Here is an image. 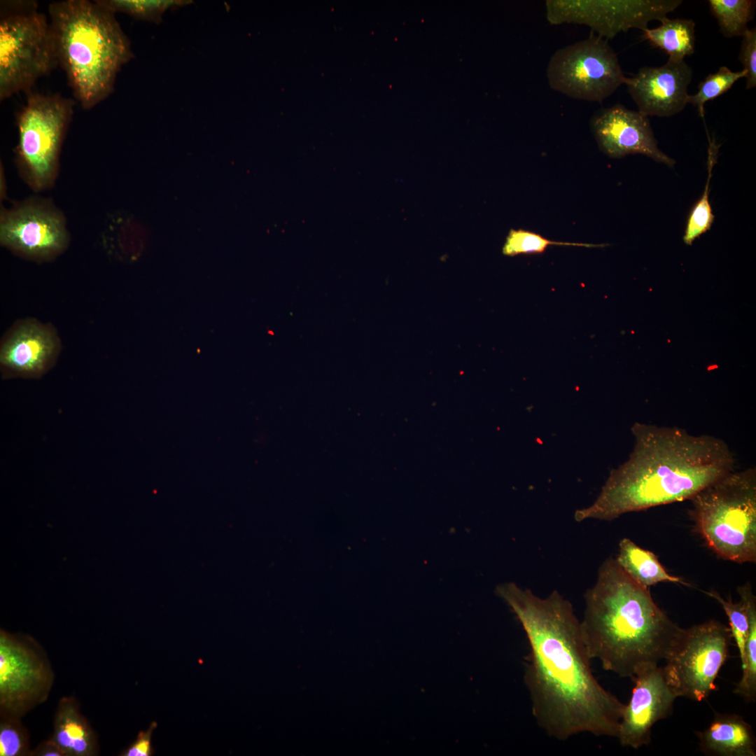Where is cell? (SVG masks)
I'll list each match as a JSON object with an SVG mask.
<instances>
[{
	"label": "cell",
	"instance_id": "cell-1",
	"mask_svg": "<svg viewBox=\"0 0 756 756\" xmlns=\"http://www.w3.org/2000/svg\"><path fill=\"white\" fill-rule=\"evenodd\" d=\"M522 624L529 645L524 682L531 711L547 736L617 737L625 706L594 677L570 602L556 590L541 598L514 583L498 587Z\"/></svg>",
	"mask_w": 756,
	"mask_h": 756
},
{
	"label": "cell",
	"instance_id": "cell-2",
	"mask_svg": "<svg viewBox=\"0 0 756 756\" xmlns=\"http://www.w3.org/2000/svg\"><path fill=\"white\" fill-rule=\"evenodd\" d=\"M629 458L612 470L596 500L578 510L575 519L611 521L623 514L690 500L706 486L734 470L728 444L708 435L676 426L640 422Z\"/></svg>",
	"mask_w": 756,
	"mask_h": 756
},
{
	"label": "cell",
	"instance_id": "cell-3",
	"mask_svg": "<svg viewBox=\"0 0 756 756\" xmlns=\"http://www.w3.org/2000/svg\"><path fill=\"white\" fill-rule=\"evenodd\" d=\"M584 600L580 627L588 654L622 678L664 659L682 630L615 559L603 563Z\"/></svg>",
	"mask_w": 756,
	"mask_h": 756
},
{
	"label": "cell",
	"instance_id": "cell-4",
	"mask_svg": "<svg viewBox=\"0 0 756 756\" xmlns=\"http://www.w3.org/2000/svg\"><path fill=\"white\" fill-rule=\"evenodd\" d=\"M48 11L57 63L76 99L90 109L113 90L118 73L133 57L130 41L115 13L95 1L52 2Z\"/></svg>",
	"mask_w": 756,
	"mask_h": 756
},
{
	"label": "cell",
	"instance_id": "cell-5",
	"mask_svg": "<svg viewBox=\"0 0 756 756\" xmlns=\"http://www.w3.org/2000/svg\"><path fill=\"white\" fill-rule=\"evenodd\" d=\"M692 517L708 546L720 558L756 561V469L734 470L691 499Z\"/></svg>",
	"mask_w": 756,
	"mask_h": 756
},
{
	"label": "cell",
	"instance_id": "cell-6",
	"mask_svg": "<svg viewBox=\"0 0 756 756\" xmlns=\"http://www.w3.org/2000/svg\"><path fill=\"white\" fill-rule=\"evenodd\" d=\"M74 102L59 94L29 93L18 115L17 159L26 181L36 190L54 181Z\"/></svg>",
	"mask_w": 756,
	"mask_h": 756
},
{
	"label": "cell",
	"instance_id": "cell-7",
	"mask_svg": "<svg viewBox=\"0 0 756 756\" xmlns=\"http://www.w3.org/2000/svg\"><path fill=\"white\" fill-rule=\"evenodd\" d=\"M57 64L50 24L43 13L29 9L1 18V101L29 92Z\"/></svg>",
	"mask_w": 756,
	"mask_h": 756
},
{
	"label": "cell",
	"instance_id": "cell-8",
	"mask_svg": "<svg viewBox=\"0 0 756 756\" xmlns=\"http://www.w3.org/2000/svg\"><path fill=\"white\" fill-rule=\"evenodd\" d=\"M732 638L730 629L714 620L682 629L662 668L677 697L701 701L715 690V681L728 657Z\"/></svg>",
	"mask_w": 756,
	"mask_h": 756
},
{
	"label": "cell",
	"instance_id": "cell-9",
	"mask_svg": "<svg viewBox=\"0 0 756 756\" xmlns=\"http://www.w3.org/2000/svg\"><path fill=\"white\" fill-rule=\"evenodd\" d=\"M550 87L569 97L602 102L626 77L616 52L597 35L558 49L546 69Z\"/></svg>",
	"mask_w": 756,
	"mask_h": 756
},
{
	"label": "cell",
	"instance_id": "cell-10",
	"mask_svg": "<svg viewBox=\"0 0 756 756\" xmlns=\"http://www.w3.org/2000/svg\"><path fill=\"white\" fill-rule=\"evenodd\" d=\"M54 680L48 654L37 640L1 629V716H24L48 699Z\"/></svg>",
	"mask_w": 756,
	"mask_h": 756
},
{
	"label": "cell",
	"instance_id": "cell-11",
	"mask_svg": "<svg viewBox=\"0 0 756 756\" xmlns=\"http://www.w3.org/2000/svg\"><path fill=\"white\" fill-rule=\"evenodd\" d=\"M681 0H547L551 24L573 23L589 27L597 36L612 38L630 29L642 31L652 20H662Z\"/></svg>",
	"mask_w": 756,
	"mask_h": 756
},
{
	"label": "cell",
	"instance_id": "cell-12",
	"mask_svg": "<svg viewBox=\"0 0 756 756\" xmlns=\"http://www.w3.org/2000/svg\"><path fill=\"white\" fill-rule=\"evenodd\" d=\"M0 241L20 255L43 260L64 250L68 235L64 218L57 211L28 202L2 213Z\"/></svg>",
	"mask_w": 756,
	"mask_h": 756
},
{
	"label": "cell",
	"instance_id": "cell-13",
	"mask_svg": "<svg viewBox=\"0 0 756 756\" xmlns=\"http://www.w3.org/2000/svg\"><path fill=\"white\" fill-rule=\"evenodd\" d=\"M632 680L634 687L625 704L617 738L622 746L638 749L650 743L652 727L671 714L677 696L658 664L641 667Z\"/></svg>",
	"mask_w": 756,
	"mask_h": 756
},
{
	"label": "cell",
	"instance_id": "cell-14",
	"mask_svg": "<svg viewBox=\"0 0 756 756\" xmlns=\"http://www.w3.org/2000/svg\"><path fill=\"white\" fill-rule=\"evenodd\" d=\"M590 125L600 149L611 158L642 154L673 167L671 158L657 146L648 116L617 104L601 108L592 116Z\"/></svg>",
	"mask_w": 756,
	"mask_h": 756
},
{
	"label": "cell",
	"instance_id": "cell-15",
	"mask_svg": "<svg viewBox=\"0 0 756 756\" xmlns=\"http://www.w3.org/2000/svg\"><path fill=\"white\" fill-rule=\"evenodd\" d=\"M693 76L684 60L668 59L658 67L643 66L625 85L638 111L645 116L670 117L687 104L688 86Z\"/></svg>",
	"mask_w": 756,
	"mask_h": 756
},
{
	"label": "cell",
	"instance_id": "cell-16",
	"mask_svg": "<svg viewBox=\"0 0 756 756\" xmlns=\"http://www.w3.org/2000/svg\"><path fill=\"white\" fill-rule=\"evenodd\" d=\"M58 347L57 337L50 328L36 321H24L15 326L2 342L0 363L16 374L36 375L48 367Z\"/></svg>",
	"mask_w": 756,
	"mask_h": 756
},
{
	"label": "cell",
	"instance_id": "cell-17",
	"mask_svg": "<svg viewBox=\"0 0 756 756\" xmlns=\"http://www.w3.org/2000/svg\"><path fill=\"white\" fill-rule=\"evenodd\" d=\"M696 734L701 750L707 755H756L753 729L738 715L716 713L708 727Z\"/></svg>",
	"mask_w": 756,
	"mask_h": 756
},
{
	"label": "cell",
	"instance_id": "cell-18",
	"mask_svg": "<svg viewBox=\"0 0 756 756\" xmlns=\"http://www.w3.org/2000/svg\"><path fill=\"white\" fill-rule=\"evenodd\" d=\"M50 738L66 756L99 755L98 736L72 696H63L58 701Z\"/></svg>",
	"mask_w": 756,
	"mask_h": 756
},
{
	"label": "cell",
	"instance_id": "cell-19",
	"mask_svg": "<svg viewBox=\"0 0 756 756\" xmlns=\"http://www.w3.org/2000/svg\"><path fill=\"white\" fill-rule=\"evenodd\" d=\"M615 559L634 580L644 587H650L660 582L688 585L681 578L669 574L653 552L640 547L630 539L620 541Z\"/></svg>",
	"mask_w": 756,
	"mask_h": 756
},
{
	"label": "cell",
	"instance_id": "cell-20",
	"mask_svg": "<svg viewBox=\"0 0 756 756\" xmlns=\"http://www.w3.org/2000/svg\"><path fill=\"white\" fill-rule=\"evenodd\" d=\"M656 28L643 31V40L664 50L673 60H684L695 48V22L687 19H666Z\"/></svg>",
	"mask_w": 756,
	"mask_h": 756
},
{
	"label": "cell",
	"instance_id": "cell-21",
	"mask_svg": "<svg viewBox=\"0 0 756 756\" xmlns=\"http://www.w3.org/2000/svg\"><path fill=\"white\" fill-rule=\"evenodd\" d=\"M708 5L724 36H743L754 18L755 1L709 0Z\"/></svg>",
	"mask_w": 756,
	"mask_h": 756
},
{
	"label": "cell",
	"instance_id": "cell-22",
	"mask_svg": "<svg viewBox=\"0 0 756 756\" xmlns=\"http://www.w3.org/2000/svg\"><path fill=\"white\" fill-rule=\"evenodd\" d=\"M749 630L741 663L742 677L734 692L747 702L756 699V600L749 586L747 587Z\"/></svg>",
	"mask_w": 756,
	"mask_h": 756
},
{
	"label": "cell",
	"instance_id": "cell-23",
	"mask_svg": "<svg viewBox=\"0 0 756 756\" xmlns=\"http://www.w3.org/2000/svg\"><path fill=\"white\" fill-rule=\"evenodd\" d=\"M709 148L708 155V178L704 191L701 197L692 208L686 224L683 241L687 245H691L693 241L700 235L710 230L715 216L709 203L710 181L712 176V169L716 162L719 145L715 140L709 139Z\"/></svg>",
	"mask_w": 756,
	"mask_h": 756
},
{
	"label": "cell",
	"instance_id": "cell-24",
	"mask_svg": "<svg viewBox=\"0 0 756 756\" xmlns=\"http://www.w3.org/2000/svg\"><path fill=\"white\" fill-rule=\"evenodd\" d=\"M99 5L115 13H124L137 20L159 23L170 8L183 6L189 1L178 0H97Z\"/></svg>",
	"mask_w": 756,
	"mask_h": 756
},
{
	"label": "cell",
	"instance_id": "cell-25",
	"mask_svg": "<svg viewBox=\"0 0 756 756\" xmlns=\"http://www.w3.org/2000/svg\"><path fill=\"white\" fill-rule=\"evenodd\" d=\"M746 72L743 69L732 71L725 66L720 67L715 74H708L699 86L694 94H689L687 104L697 108L699 115L704 117V105L728 91L739 79L745 78Z\"/></svg>",
	"mask_w": 756,
	"mask_h": 756
},
{
	"label": "cell",
	"instance_id": "cell-26",
	"mask_svg": "<svg viewBox=\"0 0 756 756\" xmlns=\"http://www.w3.org/2000/svg\"><path fill=\"white\" fill-rule=\"evenodd\" d=\"M747 587L748 585H746L738 589L741 600L738 603H734L732 600H725L714 591L706 592L708 596L715 598L722 606L727 615L732 636L738 647L741 663L744 659L745 645L749 630Z\"/></svg>",
	"mask_w": 756,
	"mask_h": 756
},
{
	"label": "cell",
	"instance_id": "cell-27",
	"mask_svg": "<svg viewBox=\"0 0 756 756\" xmlns=\"http://www.w3.org/2000/svg\"><path fill=\"white\" fill-rule=\"evenodd\" d=\"M552 245L558 246H574L584 247H599L603 245L591 244L573 243L565 241H555L550 240L541 235L524 230H510L502 248L503 255L514 256L519 254L542 253L548 246Z\"/></svg>",
	"mask_w": 756,
	"mask_h": 756
},
{
	"label": "cell",
	"instance_id": "cell-28",
	"mask_svg": "<svg viewBox=\"0 0 756 756\" xmlns=\"http://www.w3.org/2000/svg\"><path fill=\"white\" fill-rule=\"evenodd\" d=\"M30 736L21 718L1 716L0 755L30 756Z\"/></svg>",
	"mask_w": 756,
	"mask_h": 756
},
{
	"label": "cell",
	"instance_id": "cell-29",
	"mask_svg": "<svg viewBox=\"0 0 756 756\" xmlns=\"http://www.w3.org/2000/svg\"><path fill=\"white\" fill-rule=\"evenodd\" d=\"M738 59L746 72L747 90L756 87V29H748L742 36Z\"/></svg>",
	"mask_w": 756,
	"mask_h": 756
},
{
	"label": "cell",
	"instance_id": "cell-30",
	"mask_svg": "<svg viewBox=\"0 0 756 756\" xmlns=\"http://www.w3.org/2000/svg\"><path fill=\"white\" fill-rule=\"evenodd\" d=\"M158 723L155 721L152 722L148 728L144 731H140L136 738V739L131 743L126 748L122 750L119 755L120 756H151L155 753V750L152 746V735L153 731L157 728Z\"/></svg>",
	"mask_w": 756,
	"mask_h": 756
},
{
	"label": "cell",
	"instance_id": "cell-31",
	"mask_svg": "<svg viewBox=\"0 0 756 756\" xmlns=\"http://www.w3.org/2000/svg\"><path fill=\"white\" fill-rule=\"evenodd\" d=\"M30 756H66L59 746L51 738L41 742L34 750Z\"/></svg>",
	"mask_w": 756,
	"mask_h": 756
}]
</instances>
